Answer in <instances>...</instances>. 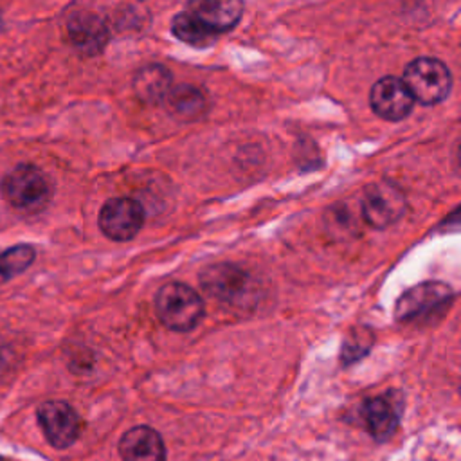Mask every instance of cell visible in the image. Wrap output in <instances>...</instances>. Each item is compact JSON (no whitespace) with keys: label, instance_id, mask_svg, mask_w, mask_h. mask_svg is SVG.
I'll list each match as a JSON object with an SVG mask.
<instances>
[{"label":"cell","instance_id":"obj_1","mask_svg":"<svg viewBox=\"0 0 461 461\" xmlns=\"http://www.w3.org/2000/svg\"><path fill=\"white\" fill-rule=\"evenodd\" d=\"M0 191L11 207L25 214H34L50 202L52 184L40 167L20 164L4 176Z\"/></svg>","mask_w":461,"mask_h":461},{"label":"cell","instance_id":"obj_2","mask_svg":"<svg viewBox=\"0 0 461 461\" xmlns=\"http://www.w3.org/2000/svg\"><path fill=\"white\" fill-rule=\"evenodd\" d=\"M158 321L173 331H189L203 317V301L191 286L171 281L166 283L155 297Z\"/></svg>","mask_w":461,"mask_h":461},{"label":"cell","instance_id":"obj_3","mask_svg":"<svg viewBox=\"0 0 461 461\" xmlns=\"http://www.w3.org/2000/svg\"><path fill=\"white\" fill-rule=\"evenodd\" d=\"M402 83L414 101L421 104H436L448 95L452 76L443 61L423 56L407 65Z\"/></svg>","mask_w":461,"mask_h":461},{"label":"cell","instance_id":"obj_4","mask_svg":"<svg viewBox=\"0 0 461 461\" xmlns=\"http://www.w3.org/2000/svg\"><path fill=\"white\" fill-rule=\"evenodd\" d=\"M200 283L214 299L245 306L256 294V285L249 272L232 263H214L202 270Z\"/></svg>","mask_w":461,"mask_h":461},{"label":"cell","instance_id":"obj_5","mask_svg":"<svg viewBox=\"0 0 461 461\" xmlns=\"http://www.w3.org/2000/svg\"><path fill=\"white\" fill-rule=\"evenodd\" d=\"M452 295L450 286L445 283H420L400 295L394 308V317L398 322H412L432 317L450 303Z\"/></svg>","mask_w":461,"mask_h":461},{"label":"cell","instance_id":"obj_6","mask_svg":"<svg viewBox=\"0 0 461 461\" xmlns=\"http://www.w3.org/2000/svg\"><path fill=\"white\" fill-rule=\"evenodd\" d=\"M360 209L364 220L371 227L385 229L403 216L405 196L391 182H376L366 187Z\"/></svg>","mask_w":461,"mask_h":461},{"label":"cell","instance_id":"obj_7","mask_svg":"<svg viewBox=\"0 0 461 461\" xmlns=\"http://www.w3.org/2000/svg\"><path fill=\"white\" fill-rule=\"evenodd\" d=\"M40 427L56 448L70 447L83 430V421L72 405L61 400H50L40 405L38 409Z\"/></svg>","mask_w":461,"mask_h":461},{"label":"cell","instance_id":"obj_8","mask_svg":"<svg viewBox=\"0 0 461 461\" xmlns=\"http://www.w3.org/2000/svg\"><path fill=\"white\" fill-rule=\"evenodd\" d=\"M144 223V211L131 198H112L99 211V229L113 241H128Z\"/></svg>","mask_w":461,"mask_h":461},{"label":"cell","instance_id":"obj_9","mask_svg":"<svg viewBox=\"0 0 461 461\" xmlns=\"http://www.w3.org/2000/svg\"><path fill=\"white\" fill-rule=\"evenodd\" d=\"M373 112L387 121H400L407 117L414 106V99L400 77L385 76L378 79L369 94Z\"/></svg>","mask_w":461,"mask_h":461},{"label":"cell","instance_id":"obj_10","mask_svg":"<svg viewBox=\"0 0 461 461\" xmlns=\"http://www.w3.org/2000/svg\"><path fill=\"white\" fill-rule=\"evenodd\" d=\"M119 454L122 461H166L164 441L148 425H137L126 430L119 441Z\"/></svg>","mask_w":461,"mask_h":461},{"label":"cell","instance_id":"obj_11","mask_svg":"<svg viewBox=\"0 0 461 461\" xmlns=\"http://www.w3.org/2000/svg\"><path fill=\"white\" fill-rule=\"evenodd\" d=\"M187 11L211 32L220 34L230 31L240 22L243 4L236 0H200L189 4Z\"/></svg>","mask_w":461,"mask_h":461},{"label":"cell","instance_id":"obj_12","mask_svg":"<svg viewBox=\"0 0 461 461\" xmlns=\"http://www.w3.org/2000/svg\"><path fill=\"white\" fill-rule=\"evenodd\" d=\"M360 418L371 438L376 441L393 438L400 423V412L387 394L367 398L360 407Z\"/></svg>","mask_w":461,"mask_h":461},{"label":"cell","instance_id":"obj_13","mask_svg":"<svg viewBox=\"0 0 461 461\" xmlns=\"http://www.w3.org/2000/svg\"><path fill=\"white\" fill-rule=\"evenodd\" d=\"M68 36L76 49L85 54H97L104 49L110 31L104 20L94 13H77L68 20Z\"/></svg>","mask_w":461,"mask_h":461},{"label":"cell","instance_id":"obj_14","mask_svg":"<svg viewBox=\"0 0 461 461\" xmlns=\"http://www.w3.org/2000/svg\"><path fill=\"white\" fill-rule=\"evenodd\" d=\"M133 92L142 103H164L171 86V74L164 65H146L133 77Z\"/></svg>","mask_w":461,"mask_h":461},{"label":"cell","instance_id":"obj_15","mask_svg":"<svg viewBox=\"0 0 461 461\" xmlns=\"http://www.w3.org/2000/svg\"><path fill=\"white\" fill-rule=\"evenodd\" d=\"M164 103L167 112L182 121L200 119L207 108V99L203 92L191 85H180L171 88Z\"/></svg>","mask_w":461,"mask_h":461},{"label":"cell","instance_id":"obj_16","mask_svg":"<svg viewBox=\"0 0 461 461\" xmlns=\"http://www.w3.org/2000/svg\"><path fill=\"white\" fill-rule=\"evenodd\" d=\"M171 31L180 41H184L191 47H200V49L212 45L218 38V34H214L207 27H203L189 11H182L173 18Z\"/></svg>","mask_w":461,"mask_h":461},{"label":"cell","instance_id":"obj_17","mask_svg":"<svg viewBox=\"0 0 461 461\" xmlns=\"http://www.w3.org/2000/svg\"><path fill=\"white\" fill-rule=\"evenodd\" d=\"M34 256L36 252L31 245H14L9 250L0 252V285L29 268Z\"/></svg>","mask_w":461,"mask_h":461},{"label":"cell","instance_id":"obj_18","mask_svg":"<svg viewBox=\"0 0 461 461\" xmlns=\"http://www.w3.org/2000/svg\"><path fill=\"white\" fill-rule=\"evenodd\" d=\"M371 342H373V337H371L369 331H353L346 339L344 348H342L344 364H351V362L360 360V357H364L369 351Z\"/></svg>","mask_w":461,"mask_h":461},{"label":"cell","instance_id":"obj_19","mask_svg":"<svg viewBox=\"0 0 461 461\" xmlns=\"http://www.w3.org/2000/svg\"><path fill=\"white\" fill-rule=\"evenodd\" d=\"M0 25H2V16H0Z\"/></svg>","mask_w":461,"mask_h":461}]
</instances>
